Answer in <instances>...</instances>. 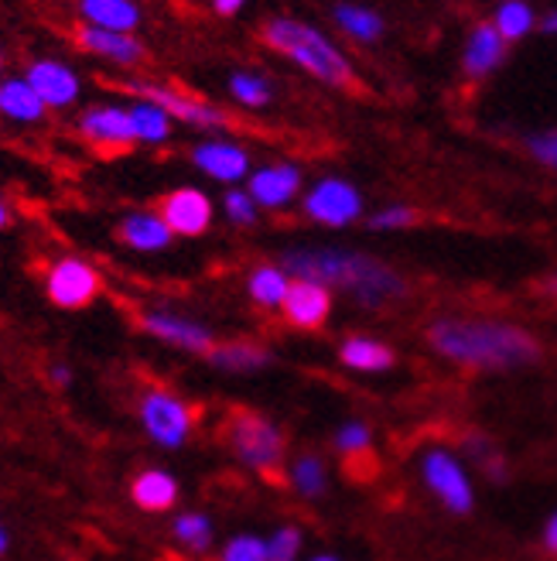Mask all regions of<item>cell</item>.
Wrapping results in <instances>:
<instances>
[{
    "instance_id": "1",
    "label": "cell",
    "mask_w": 557,
    "mask_h": 561,
    "mask_svg": "<svg viewBox=\"0 0 557 561\" xmlns=\"http://www.w3.org/2000/svg\"><path fill=\"white\" fill-rule=\"evenodd\" d=\"M425 335L438 356H444L462 370H479V374L520 370L544 356V346L534 332L496 319L441 316L428 325Z\"/></svg>"
},
{
    "instance_id": "2",
    "label": "cell",
    "mask_w": 557,
    "mask_h": 561,
    "mask_svg": "<svg viewBox=\"0 0 557 561\" xmlns=\"http://www.w3.org/2000/svg\"><path fill=\"white\" fill-rule=\"evenodd\" d=\"M285 271L294 277L318 280L325 288H343L359 305L383 308L407 295V280L376 257L336 247H294L285 254Z\"/></svg>"
},
{
    "instance_id": "3",
    "label": "cell",
    "mask_w": 557,
    "mask_h": 561,
    "mask_svg": "<svg viewBox=\"0 0 557 561\" xmlns=\"http://www.w3.org/2000/svg\"><path fill=\"white\" fill-rule=\"evenodd\" d=\"M260 42L270 51L285 55L298 69L315 76L318 82H325V87L343 90V93H359V76L352 62L346 59V51L339 45H332L318 27L294 21V18H270L260 27Z\"/></svg>"
},
{
    "instance_id": "4",
    "label": "cell",
    "mask_w": 557,
    "mask_h": 561,
    "mask_svg": "<svg viewBox=\"0 0 557 561\" xmlns=\"http://www.w3.org/2000/svg\"><path fill=\"white\" fill-rule=\"evenodd\" d=\"M222 442L230 453L250 469L257 472L270 486H291L288 472V435L274 425V421L254 408L233 404L222 421Z\"/></svg>"
},
{
    "instance_id": "5",
    "label": "cell",
    "mask_w": 557,
    "mask_h": 561,
    "mask_svg": "<svg viewBox=\"0 0 557 561\" xmlns=\"http://www.w3.org/2000/svg\"><path fill=\"white\" fill-rule=\"evenodd\" d=\"M114 90H120V93H127L134 100H151L172 121H182L188 127H199V130H222V127H230V114H227V110H219L216 103H209L202 96L182 93L175 87H161V82H144V79H124V82H114Z\"/></svg>"
},
{
    "instance_id": "6",
    "label": "cell",
    "mask_w": 557,
    "mask_h": 561,
    "mask_svg": "<svg viewBox=\"0 0 557 561\" xmlns=\"http://www.w3.org/2000/svg\"><path fill=\"white\" fill-rule=\"evenodd\" d=\"M141 421L158 445L178 448L199 421V408L182 401L169 387H148L141 394Z\"/></svg>"
},
{
    "instance_id": "7",
    "label": "cell",
    "mask_w": 557,
    "mask_h": 561,
    "mask_svg": "<svg viewBox=\"0 0 557 561\" xmlns=\"http://www.w3.org/2000/svg\"><path fill=\"white\" fill-rule=\"evenodd\" d=\"M100 291H103L100 271L82 257H59L45 271V295L55 308H66V312L90 308L100 298Z\"/></svg>"
},
{
    "instance_id": "8",
    "label": "cell",
    "mask_w": 557,
    "mask_h": 561,
    "mask_svg": "<svg viewBox=\"0 0 557 561\" xmlns=\"http://www.w3.org/2000/svg\"><path fill=\"white\" fill-rule=\"evenodd\" d=\"M79 137L86 140L90 148H96L100 154H124L137 145L134 134V121H130V106H117V103H96L86 106L76 121Z\"/></svg>"
},
{
    "instance_id": "9",
    "label": "cell",
    "mask_w": 557,
    "mask_h": 561,
    "mask_svg": "<svg viewBox=\"0 0 557 561\" xmlns=\"http://www.w3.org/2000/svg\"><path fill=\"white\" fill-rule=\"evenodd\" d=\"M421 469H425V483L431 486V493L452 514L465 517L472 511L476 496H472L468 476H465V469L459 466V459L452 453H444V448H431V453L425 456V462H421Z\"/></svg>"
},
{
    "instance_id": "10",
    "label": "cell",
    "mask_w": 557,
    "mask_h": 561,
    "mask_svg": "<svg viewBox=\"0 0 557 561\" xmlns=\"http://www.w3.org/2000/svg\"><path fill=\"white\" fill-rule=\"evenodd\" d=\"M158 213L164 216V222L172 227L175 237H202L212 227V203L202 188H172L169 195L161 199Z\"/></svg>"
},
{
    "instance_id": "11",
    "label": "cell",
    "mask_w": 557,
    "mask_h": 561,
    "mask_svg": "<svg viewBox=\"0 0 557 561\" xmlns=\"http://www.w3.org/2000/svg\"><path fill=\"white\" fill-rule=\"evenodd\" d=\"M141 329L148 335H154V340L169 343L175 350H185V353H199V356H209L216 350V340L212 332L202 325V322H192L185 316H175V312H141Z\"/></svg>"
},
{
    "instance_id": "12",
    "label": "cell",
    "mask_w": 557,
    "mask_h": 561,
    "mask_svg": "<svg viewBox=\"0 0 557 561\" xmlns=\"http://www.w3.org/2000/svg\"><path fill=\"white\" fill-rule=\"evenodd\" d=\"M281 312H285L288 325L315 332L332 316V288L318 285V280H309V277H298V280H291Z\"/></svg>"
},
{
    "instance_id": "13",
    "label": "cell",
    "mask_w": 557,
    "mask_h": 561,
    "mask_svg": "<svg viewBox=\"0 0 557 561\" xmlns=\"http://www.w3.org/2000/svg\"><path fill=\"white\" fill-rule=\"evenodd\" d=\"M24 79L38 90L48 110H69L82 96V79L59 59H35L27 66Z\"/></svg>"
},
{
    "instance_id": "14",
    "label": "cell",
    "mask_w": 557,
    "mask_h": 561,
    "mask_svg": "<svg viewBox=\"0 0 557 561\" xmlns=\"http://www.w3.org/2000/svg\"><path fill=\"white\" fill-rule=\"evenodd\" d=\"M304 213L325 227H349L359 216V192L349 182L325 179L312 188V195H304Z\"/></svg>"
},
{
    "instance_id": "15",
    "label": "cell",
    "mask_w": 557,
    "mask_h": 561,
    "mask_svg": "<svg viewBox=\"0 0 557 561\" xmlns=\"http://www.w3.org/2000/svg\"><path fill=\"white\" fill-rule=\"evenodd\" d=\"M76 45L82 51L96 55V59H103V62H114V66L144 62V45L137 42L130 32H106V27H96V24H79Z\"/></svg>"
},
{
    "instance_id": "16",
    "label": "cell",
    "mask_w": 557,
    "mask_h": 561,
    "mask_svg": "<svg viewBox=\"0 0 557 561\" xmlns=\"http://www.w3.org/2000/svg\"><path fill=\"white\" fill-rule=\"evenodd\" d=\"M192 161L195 168H202V172L216 182H240L246 179L250 172V154L233 145V140H202V145L192 148Z\"/></svg>"
},
{
    "instance_id": "17",
    "label": "cell",
    "mask_w": 557,
    "mask_h": 561,
    "mask_svg": "<svg viewBox=\"0 0 557 561\" xmlns=\"http://www.w3.org/2000/svg\"><path fill=\"white\" fill-rule=\"evenodd\" d=\"M117 237H120L124 247L137 250V254H158V250H169L172 240H175V233H172L169 222H164V216L148 213V209L127 213L120 219V227H117Z\"/></svg>"
},
{
    "instance_id": "18",
    "label": "cell",
    "mask_w": 557,
    "mask_h": 561,
    "mask_svg": "<svg viewBox=\"0 0 557 561\" xmlns=\"http://www.w3.org/2000/svg\"><path fill=\"white\" fill-rule=\"evenodd\" d=\"M246 192L254 195L257 206L281 209L301 192V172L294 164H267V168H260V172L250 175Z\"/></svg>"
},
{
    "instance_id": "19",
    "label": "cell",
    "mask_w": 557,
    "mask_h": 561,
    "mask_svg": "<svg viewBox=\"0 0 557 561\" xmlns=\"http://www.w3.org/2000/svg\"><path fill=\"white\" fill-rule=\"evenodd\" d=\"M503 55H507V38L499 35V27L496 24H476L468 35V45H465L462 69L468 79H483L503 62Z\"/></svg>"
},
{
    "instance_id": "20",
    "label": "cell",
    "mask_w": 557,
    "mask_h": 561,
    "mask_svg": "<svg viewBox=\"0 0 557 561\" xmlns=\"http://www.w3.org/2000/svg\"><path fill=\"white\" fill-rule=\"evenodd\" d=\"M45 114H48L45 100L24 76L0 79V117H8L14 124H38L45 121Z\"/></svg>"
},
{
    "instance_id": "21",
    "label": "cell",
    "mask_w": 557,
    "mask_h": 561,
    "mask_svg": "<svg viewBox=\"0 0 557 561\" xmlns=\"http://www.w3.org/2000/svg\"><path fill=\"white\" fill-rule=\"evenodd\" d=\"M130 500L148 514H164L178 503V483L175 476H169L164 469H144L134 476L130 483Z\"/></svg>"
},
{
    "instance_id": "22",
    "label": "cell",
    "mask_w": 557,
    "mask_h": 561,
    "mask_svg": "<svg viewBox=\"0 0 557 561\" xmlns=\"http://www.w3.org/2000/svg\"><path fill=\"white\" fill-rule=\"evenodd\" d=\"M79 18L86 24L106 27V32H137L141 27V8L137 0H79Z\"/></svg>"
},
{
    "instance_id": "23",
    "label": "cell",
    "mask_w": 557,
    "mask_h": 561,
    "mask_svg": "<svg viewBox=\"0 0 557 561\" xmlns=\"http://www.w3.org/2000/svg\"><path fill=\"white\" fill-rule=\"evenodd\" d=\"M212 367L227 370V374H254L264 370L267 363L274 359L267 346L250 343V340H233V343H216V350L206 356Z\"/></svg>"
},
{
    "instance_id": "24",
    "label": "cell",
    "mask_w": 557,
    "mask_h": 561,
    "mask_svg": "<svg viewBox=\"0 0 557 561\" xmlns=\"http://www.w3.org/2000/svg\"><path fill=\"white\" fill-rule=\"evenodd\" d=\"M339 359H343V367H349V370H359V374H380V370H390V367H394V363H397V353L390 350L386 343H380V340H370V335H352V340L343 343Z\"/></svg>"
},
{
    "instance_id": "25",
    "label": "cell",
    "mask_w": 557,
    "mask_h": 561,
    "mask_svg": "<svg viewBox=\"0 0 557 561\" xmlns=\"http://www.w3.org/2000/svg\"><path fill=\"white\" fill-rule=\"evenodd\" d=\"M130 121H134V134H137V145H164L172 137V117L151 100H134L130 103Z\"/></svg>"
},
{
    "instance_id": "26",
    "label": "cell",
    "mask_w": 557,
    "mask_h": 561,
    "mask_svg": "<svg viewBox=\"0 0 557 561\" xmlns=\"http://www.w3.org/2000/svg\"><path fill=\"white\" fill-rule=\"evenodd\" d=\"M288 288H291L288 271L285 267H274V264L254 267V271H250V280H246L250 298H254L260 308H281Z\"/></svg>"
},
{
    "instance_id": "27",
    "label": "cell",
    "mask_w": 557,
    "mask_h": 561,
    "mask_svg": "<svg viewBox=\"0 0 557 561\" xmlns=\"http://www.w3.org/2000/svg\"><path fill=\"white\" fill-rule=\"evenodd\" d=\"M291 486L304 500H318L328 486V469L318 453H301L291 466Z\"/></svg>"
},
{
    "instance_id": "28",
    "label": "cell",
    "mask_w": 557,
    "mask_h": 561,
    "mask_svg": "<svg viewBox=\"0 0 557 561\" xmlns=\"http://www.w3.org/2000/svg\"><path fill=\"white\" fill-rule=\"evenodd\" d=\"M336 21H339V27H343L349 38H359V42H376L383 35V21L370 8L339 4L336 8Z\"/></svg>"
},
{
    "instance_id": "29",
    "label": "cell",
    "mask_w": 557,
    "mask_h": 561,
    "mask_svg": "<svg viewBox=\"0 0 557 561\" xmlns=\"http://www.w3.org/2000/svg\"><path fill=\"white\" fill-rule=\"evenodd\" d=\"M499 27V35H503L507 42L513 38H523L526 32H531V24H534V11L523 4V0H507V4H499L496 11V21Z\"/></svg>"
},
{
    "instance_id": "30",
    "label": "cell",
    "mask_w": 557,
    "mask_h": 561,
    "mask_svg": "<svg viewBox=\"0 0 557 561\" xmlns=\"http://www.w3.org/2000/svg\"><path fill=\"white\" fill-rule=\"evenodd\" d=\"M230 93H233L243 106L257 110V106H267V103H270V82L260 79V76H250V72H236V76L230 79Z\"/></svg>"
},
{
    "instance_id": "31",
    "label": "cell",
    "mask_w": 557,
    "mask_h": 561,
    "mask_svg": "<svg viewBox=\"0 0 557 561\" xmlns=\"http://www.w3.org/2000/svg\"><path fill=\"white\" fill-rule=\"evenodd\" d=\"M175 538H178L182 545L195 548V551H202V548H209V541H212V524H209L202 514H182V517L175 520Z\"/></svg>"
},
{
    "instance_id": "32",
    "label": "cell",
    "mask_w": 557,
    "mask_h": 561,
    "mask_svg": "<svg viewBox=\"0 0 557 561\" xmlns=\"http://www.w3.org/2000/svg\"><path fill=\"white\" fill-rule=\"evenodd\" d=\"M332 445H336L343 453V459H346V456H356V453H367V448H373V432H370V425H363V421H349V425H343L336 435H332Z\"/></svg>"
},
{
    "instance_id": "33",
    "label": "cell",
    "mask_w": 557,
    "mask_h": 561,
    "mask_svg": "<svg viewBox=\"0 0 557 561\" xmlns=\"http://www.w3.org/2000/svg\"><path fill=\"white\" fill-rule=\"evenodd\" d=\"M219 561H270L267 541H260L254 535H240V538H233L227 548H222Z\"/></svg>"
},
{
    "instance_id": "34",
    "label": "cell",
    "mask_w": 557,
    "mask_h": 561,
    "mask_svg": "<svg viewBox=\"0 0 557 561\" xmlns=\"http://www.w3.org/2000/svg\"><path fill=\"white\" fill-rule=\"evenodd\" d=\"M222 209H227V216L236 227H254L257 222V203H254V195L243 188H230L227 199H222Z\"/></svg>"
},
{
    "instance_id": "35",
    "label": "cell",
    "mask_w": 557,
    "mask_h": 561,
    "mask_svg": "<svg viewBox=\"0 0 557 561\" xmlns=\"http://www.w3.org/2000/svg\"><path fill=\"white\" fill-rule=\"evenodd\" d=\"M298 551H301V530H298L294 524L281 527V530H277V535L267 541V554H270V561H294V558H298Z\"/></svg>"
},
{
    "instance_id": "36",
    "label": "cell",
    "mask_w": 557,
    "mask_h": 561,
    "mask_svg": "<svg viewBox=\"0 0 557 561\" xmlns=\"http://www.w3.org/2000/svg\"><path fill=\"white\" fill-rule=\"evenodd\" d=\"M414 222H417V213L410 206H390L370 219V227L373 230H404V227H414Z\"/></svg>"
},
{
    "instance_id": "37",
    "label": "cell",
    "mask_w": 557,
    "mask_h": 561,
    "mask_svg": "<svg viewBox=\"0 0 557 561\" xmlns=\"http://www.w3.org/2000/svg\"><path fill=\"white\" fill-rule=\"evenodd\" d=\"M526 148L537 161H544L547 168H557V130H547V134H534L526 140Z\"/></svg>"
},
{
    "instance_id": "38",
    "label": "cell",
    "mask_w": 557,
    "mask_h": 561,
    "mask_svg": "<svg viewBox=\"0 0 557 561\" xmlns=\"http://www.w3.org/2000/svg\"><path fill=\"white\" fill-rule=\"evenodd\" d=\"M243 4H246V0H212V11L222 14V18H233V14L243 11Z\"/></svg>"
},
{
    "instance_id": "39",
    "label": "cell",
    "mask_w": 557,
    "mask_h": 561,
    "mask_svg": "<svg viewBox=\"0 0 557 561\" xmlns=\"http://www.w3.org/2000/svg\"><path fill=\"white\" fill-rule=\"evenodd\" d=\"M544 548H547V554H557V514L544 527Z\"/></svg>"
},
{
    "instance_id": "40",
    "label": "cell",
    "mask_w": 557,
    "mask_h": 561,
    "mask_svg": "<svg viewBox=\"0 0 557 561\" xmlns=\"http://www.w3.org/2000/svg\"><path fill=\"white\" fill-rule=\"evenodd\" d=\"M541 291L550 298V301H557V274H550L547 280H544V285H541Z\"/></svg>"
},
{
    "instance_id": "41",
    "label": "cell",
    "mask_w": 557,
    "mask_h": 561,
    "mask_svg": "<svg viewBox=\"0 0 557 561\" xmlns=\"http://www.w3.org/2000/svg\"><path fill=\"white\" fill-rule=\"evenodd\" d=\"M8 227H11V209L4 199H0V230H8Z\"/></svg>"
},
{
    "instance_id": "42",
    "label": "cell",
    "mask_w": 557,
    "mask_h": 561,
    "mask_svg": "<svg viewBox=\"0 0 557 561\" xmlns=\"http://www.w3.org/2000/svg\"><path fill=\"white\" fill-rule=\"evenodd\" d=\"M544 32L557 35V14H547V18H544Z\"/></svg>"
},
{
    "instance_id": "43",
    "label": "cell",
    "mask_w": 557,
    "mask_h": 561,
    "mask_svg": "<svg viewBox=\"0 0 557 561\" xmlns=\"http://www.w3.org/2000/svg\"><path fill=\"white\" fill-rule=\"evenodd\" d=\"M4 548H8V535L0 530V554H4Z\"/></svg>"
},
{
    "instance_id": "44",
    "label": "cell",
    "mask_w": 557,
    "mask_h": 561,
    "mask_svg": "<svg viewBox=\"0 0 557 561\" xmlns=\"http://www.w3.org/2000/svg\"><path fill=\"white\" fill-rule=\"evenodd\" d=\"M0 79H4V51H0Z\"/></svg>"
},
{
    "instance_id": "45",
    "label": "cell",
    "mask_w": 557,
    "mask_h": 561,
    "mask_svg": "<svg viewBox=\"0 0 557 561\" xmlns=\"http://www.w3.org/2000/svg\"><path fill=\"white\" fill-rule=\"evenodd\" d=\"M315 561H339V558H328V554H322V558H315Z\"/></svg>"
}]
</instances>
